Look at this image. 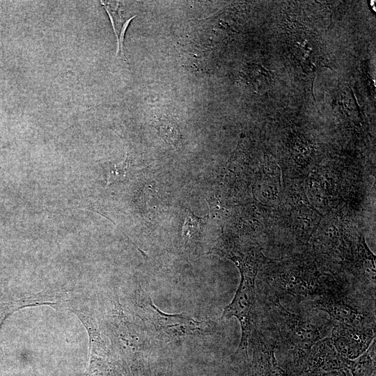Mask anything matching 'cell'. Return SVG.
I'll return each mask as SVG.
<instances>
[{"label":"cell","instance_id":"cell-1","mask_svg":"<svg viewBox=\"0 0 376 376\" xmlns=\"http://www.w3.org/2000/svg\"><path fill=\"white\" fill-rule=\"evenodd\" d=\"M263 332L275 345L279 364L289 376H299L313 345L330 336L334 323L327 316L301 306L299 311L286 309L276 297L263 291Z\"/></svg>","mask_w":376,"mask_h":376},{"label":"cell","instance_id":"cell-2","mask_svg":"<svg viewBox=\"0 0 376 376\" xmlns=\"http://www.w3.org/2000/svg\"><path fill=\"white\" fill-rule=\"evenodd\" d=\"M232 260L240 273V281L231 302L224 309L221 320L236 318L241 326V339L234 354L237 359H248L249 342L256 326V281L259 272L271 259L258 246H224L220 251Z\"/></svg>","mask_w":376,"mask_h":376},{"label":"cell","instance_id":"cell-3","mask_svg":"<svg viewBox=\"0 0 376 376\" xmlns=\"http://www.w3.org/2000/svg\"><path fill=\"white\" fill-rule=\"evenodd\" d=\"M302 306L324 312L334 324L375 329V299L347 279L323 275L315 296Z\"/></svg>","mask_w":376,"mask_h":376},{"label":"cell","instance_id":"cell-4","mask_svg":"<svg viewBox=\"0 0 376 376\" xmlns=\"http://www.w3.org/2000/svg\"><path fill=\"white\" fill-rule=\"evenodd\" d=\"M263 291L281 299L290 297L303 304L315 295L321 278L326 274L316 263L306 257L297 256L281 261L270 260L264 265Z\"/></svg>","mask_w":376,"mask_h":376},{"label":"cell","instance_id":"cell-5","mask_svg":"<svg viewBox=\"0 0 376 376\" xmlns=\"http://www.w3.org/2000/svg\"><path fill=\"white\" fill-rule=\"evenodd\" d=\"M133 303L148 332L164 342L185 336H210L216 328L215 322L211 320H196L182 313L162 312L139 283L134 288Z\"/></svg>","mask_w":376,"mask_h":376},{"label":"cell","instance_id":"cell-6","mask_svg":"<svg viewBox=\"0 0 376 376\" xmlns=\"http://www.w3.org/2000/svg\"><path fill=\"white\" fill-rule=\"evenodd\" d=\"M86 327L89 337V366L85 376H118L110 351L102 339L98 325L88 313L72 308Z\"/></svg>","mask_w":376,"mask_h":376},{"label":"cell","instance_id":"cell-7","mask_svg":"<svg viewBox=\"0 0 376 376\" xmlns=\"http://www.w3.org/2000/svg\"><path fill=\"white\" fill-rule=\"evenodd\" d=\"M250 343L253 350L252 376H289L278 363L274 341L256 326L251 333Z\"/></svg>","mask_w":376,"mask_h":376},{"label":"cell","instance_id":"cell-8","mask_svg":"<svg viewBox=\"0 0 376 376\" xmlns=\"http://www.w3.org/2000/svg\"><path fill=\"white\" fill-rule=\"evenodd\" d=\"M350 263L352 285L375 299V256L367 246L364 237H359Z\"/></svg>","mask_w":376,"mask_h":376},{"label":"cell","instance_id":"cell-9","mask_svg":"<svg viewBox=\"0 0 376 376\" xmlns=\"http://www.w3.org/2000/svg\"><path fill=\"white\" fill-rule=\"evenodd\" d=\"M330 337L339 354L352 360L370 346L375 338V329H359L334 324Z\"/></svg>","mask_w":376,"mask_h":376},{"label":"cell","instance_id":"cell-10","mask_svg":"<svg viewBox=\"0 0 376 376\" xmlns=\"http://www.w3.org/2000/svg\"><path fill=\"white\" fill-rule=\"evenodd\" d=\"M350 359L340 356L330 336L315 343L307 354L301 375L347 368ZM299 375V376H300Z\"/></svg>","mask_w":376,"mask_h":376},{"label":"cell","instance_id":"cell-11","mask_svg":"<svg viewBox=\"0 0 376 376\" xmlns=\"http://www.w3.org/2000/svg\"><path fill=\"white\" fill-rule=\"evenodd\" d=\"M112 340L121 352L127 355L139 357L143 354L148 341L122 315H118L111 321Z\"/></svg>","mask_w":376,"mask_h":376},{"label":"cell","instance_id":"cell-12","mask_svg":"<svg viewBox=\"0 0 376 376\" xmlns=\"http://www.w3.org/2000/svg\"><path fill=\"white\" fill-rule=\"evenodd\" d=\"M110 19L117 42L116 56L126 60L124 53V38L130 22L136 16L133 11L127 8L123 1H101Z\"/></svg>","mask_w":376,"mask_h":376},{"label":"cell","instance_id":"cell-13","mask_svg":"<svg viewBox=\"0 0 376 376\" xmlns=\"http://www.w3.org/2000/svg\"><path fill=\"white\" fill-rule=\"evenodd\" d=\"M55 297L52 292L38 293L24 297L0 305V328L5 319L13 312L29 306H53Z\"/></svg>","mask_w":376,"mask_h":376},{"label":"cell","instance_id":"cell-14","mask_svg":"<svg viewBox=\"0 0 376 376\" xmlns=\"http://www.w3.org/2000/svg\"><path fill=\"white\" fill-rule=\"evenodd\" d=\"M376 340L374 338L368 349L354 359L350 360L347 369L352 376L376 375Z\"/></svg>","mask_w":376,"mask_h":376},{"label":"cell","instance_id":"cell-15","mask_svg":"<svg viewBox=\"0 0 376 376\" xmlns=\"http://www.w3.org/2000/svg\"><path fill=\"white\" fill-rule=\"evenodd\" d=\"M208 216H196L190 209L182 228V237L185 242H198L201 237Z\"/></svg>","mask_w":376,"mask_h":376},{"label":"cell","instance_id":"cell-16","mask_svg":"<svg viewBox=\"0 0 376 376\" xmlns=\"http://www.w3.org/2000/svg\"><path fill=\"white\" fill-rule=\"evenodd\" d=\"M107 175V187L114 182L125 180L129 166L128 155L118 163H106L101 165Z\"/></svg>","mask_w":376,"mask_h":376},{"label":"cell","instance_id":"cell-17","mask_svg":"<svg viewBox=\"0 0 376 376\" xmlns=\"http://www.w3.org/2000/svg\"><path fill=\"white\" fill-rule=\"evenodd\" d=\"M157 127L166 141L174 146H178L181 143L180 130L173 121L166 118L159 119L157 123Z\"/></svg>","mask_w":376,"mask_h":376},{"label":"cell","instance_id":"cell-18","mask_svg":"<svg viewBox=\"0 0 376 376\" xmlns=\"http://www.w3.org/2000/svg\"><path fill=\"white\" fill-rule=\"evenodd\" d=\"M300 376H352L347 368H343L330 371H321L309 373Z\"/></svg>","mask_w":376,"mask_h":376},{"label":"cell","instance_id":"cell-19","mask_svg":"<svg viewBox=\"0 0 376 376\" xmlns=\"http://www.w3.org/2000/svg\"><path fill=\"white\" fill-rule=\"evenodd\" d=\"M156 376H173L172 369L171 368V363L169 366V368L166 371H164V373H159Z\"/></svg>","mask_w":376,"mask_h":376}]
</instances>
